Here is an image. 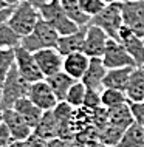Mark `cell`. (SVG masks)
<instances>
[{
  "label": "cell",
  "mask_w": 144,
  "mask_h": 147,
  "mask_svg": "<svg viewBox=\"0 0 144 147\" xmlns=\"http://www.w3.org/2000/svg\"><path fill=\"white\" fill-rule=\"evenodd\" d=\"M25 147H50V146H48L47 140H43V138H41V136H37V135L33 133L25 141Z\"/></svg>",
  "instance_id": "obj_34"
},
{
  "label": "cell",
  "mask_w": 144,
  "mask_h": 147,
  "mask_svg": "<svg viewBox=\"0 0 144 147\" xmlns=\"http://www.w3.org/2000/svg\"><path fill=\"white\" fill-rule=\"evenodd\" d=\"M48 146L50 147H79L76 144V141L71 140H64V138H54V140L48 141Z\"/></svg>",
  "instance_id": "obj_35"
},
{
  "label": "cell",
  "mask_w": 144,
  "mask_h": 147,
  "mask_svg": "<svg viewBox=\"0 0 144 147\" xmlns=\"http://www.w3.org/2000/svg\"><path fill=\"white\" fill-rule=\"evenodd\" d=\"M16 65V50L0 48V82H3Z\"/></svg>",
  "instance_id": "obj_28"
},
{
  "label": "cell",
  "mask_w": 144,
  "mask_h": 147,
  "mask_svg": "<svg viewBox=\"0 0 144 147\" xmlns=\"http://www.w3.org/2000/svg\"><path fill=\"white\" fill-rule=\"evenodd\" d=\"M2 85H3V98H2L0 112H5V110L14 109L16 102L28 96V90H30L31 84L22 78L17 67L14 65L13 70L8 73L6 79L2 82Z\"/></svg>",
  "instance_id": "obj_2"
},
{
  "label": "cell",
  "mask_w": 144,
  "mask_h": 147,
  "mask_svg": "<svg viewBox=\"0 0 144 147\" xmlns=\"http://www.w3.org/2000/svg\"><path fill=\"white\" fill-rule=\"evenodd\" d=\"M26 2H28V3H31L33 6H36L37 9H41V8H42V6H45L47 3L50 2V0H26Z\"/></svg>",
  "instance_id": "obj_37"
},
{
  "label": "cell",
  "mask_w": 144,
  "mask_h": 147,
  "mask_svg": "<svg viewBox=\"0 0 144 147\" xmlns=\"http://www.w3.org/2000/svg\"><path fill=\"white\" fill-rule=\"evenodd\" d=\"M90 110H98L102 109V99H101V91L96 90H89L87 88V94H85V101H84V105Z\"/></svg>",
  "instance_id": "obj_31"
},
{
  "label": "cell",
  "mask_w": 144,
  "mask_h": 147,
  "mask_svg": "<svg viewBox=\"0 0 144 147\" xmlns=\"http://www.w3.org/2000/svg\"><path fill=\"white\" fill-rule=\"evenodd\" d=\"M41 19V11L31 3H28L26 0H23L22 3L16 5L9 20H8V25L20 37H25V36L33 33V30L36 28Z\"/></svg>",
  "instance_id": "obj_3"
},
{
  "label": "cell",
  "mask_w": 144,
  "mask_h": 147,
  "mask_svg": "<svg viewBox=\"0 0 144 147\" xmlns=\"http://www.w3.org/2000/svg\"><path fill=\"white\" fill-rule=\"evenodd\" d=\"M109 40H110V37L105 34L104 30L98 28V26H95V25H89L87 26L85 42H84V50L82 51L90 59H93V57L102 59Z\"/></svg>",
  "instance_id": "obj_9"
},
{
  "label": "cell",
  "mask_w": 144,
  "mask_h": 147,
  "mask_svg": "<svg viewBox=\"0 0 144 147\" xmlns=\"http://www.w3.org/2000/svg\"><path fill=\"white\" fill-rule=\"evenodd\" d=\"M126 130L119 129V127H115L112 124H107V127L102 130L101 133H99V140H101L102 144L105 146H110V147H116L119 144V141H121L122 135Z\"/></svg>",
  "instance_id": "obj_29"
},
{
  "label": "cell",
  "mask_w": 144,
  "mask_h": 147,
  "mask_svg": "<svg viewBox=\"0 0 144 147\" xmlns=\"http://www.w3.org/2000/svg\"><path fill=\"white\" fill-rule=\"evenodd\" d=\"M22 47V37L11 28L8 23L0 25V48L16 50Z\"/></svg>",
  "instance_id": "obj_26"
},
{
  "label": "cell",
  "mask_w": 144,
  "mask_h": 147,
  "mask_svg": "<svg viewBox=\"0 0 144 147\" xmlns=\"http://www.w3.org/2000/svg\"><path fill=\"white\" fill-rule=\"evenodd\" d=\"M101 99H102V107L107 110L124 105V104H129L126 91L115 90V88H104L101 91Z\"/></svg>",
  "instance_id": "obj_25"
},
{
  "label": "cell",
  "mask_w": 144,
  "mask_h": 147,
  "mask_svg": "<svg viewBox=\"0 0 144 147\" xmlns=\"http://www.w3.org/2000/svg\"><path fill=\"white\" fill-rule=\"evenodd\" d=\"M3 121V118H2V112H0V122H2Z\"/></svg>",
  "instance_id": "obj_43"
},
{
  "label": "cell",
  "mask_w": 144,
  "mask_h": 147,
  "mask_svg": "<svg viewBox=\"0 0 144 147\" xmlns=\"http://www.w3.org/2000/svg\"><path fill=\"white\" fill-rule=\"evenodd\" d=\"M121 8L124 25L144 39V2H121Z\"/></svg>",
  "instance_id": "obj_10"
},
{
  "label": "cell",
  "mask_w": 144,
  "mask_h": 147,
  "mask_svg": "<svg viewBox=\"0 0 144 147\" xmlns=\"http://www.w3.org/2000/svg\"><path fill=\"white\" fill-rule=\"evenodd\" d=\"M85 34H87V26L78 30L73 34L68 36H61L57 42V51L62 54L64 57L68 56V54L73 53H79V51L84 50V42H85Z\"/></svg>",
  "instance_id": "obj_16"
},
{
  "label": "cell",
  "mask_w": 144,
  "mask_h": 147,
  "mask_svg": "<svg viewBox=\"0 0 144 147\" xmlns=\"http://www.w3.org/2000/svg\"><path fill=\"white\" fill-rule=\"evenodd\" d=\"M119 42L129 51L132 59L137 63V68H143V65H144V39L139 37L138 34H135L130 28H127L124 25L121 31H119Z\"/></svg>",
  "instance_id": "obj_12"
},
{
  "label": "cell",
  "mask_w": 144,
  "mask_h": 147,
  "mask_svg": "<svg viewBox=\"0 0 144 147\" xmlns=\"http://www.w3.org/2000/svg\"><path fill=\"white\" fill-rule=\"evenodd\" d=\"M132 115H133L135 122L144 127V101L143 102H129Z\"/></svg>",
  "instance_id": "obj_32"
},
{
  "label": "cell",
  "mask_w": 144,
  "mask_h": 147,
  "mask_svg": "<svg viewBox=\"0 0 144 147\" xmlns=\"http://www.w3.org/2000/svg\"><path fill=\"white\" fill-rule=\"evenodd\" d=\"M2 118H3V122L8 125V129H9V132L16 141H26L34 133V129L14 109L2 112Z\"/></svg>",
  "instance_id": "obj_13"
},
{
  "label": "cell",
  "mask_w": 144,
  "mask_h": 147,
  "mask_svg": "<svg viewBox=\"0 0 144 147\" xmlns=\"http://www.w3.org/2000/svg\"><path fill=\"white\" fill-rule=\"evenodd\" d=\"M61 3H62V8L67 13V16H68L78 26L84 28V26L90 25L91 19L82 11V8H81V5H79L78 0H61Z\"/></svg>",
  "instance_id": "obj_23"
},
{
  "label": "cell",
  "mask_w": 144,
  "mask_h": 147,
  "mask_svg": "<svg viewBox=\"0 0 144 147\" xmlns=\"http://www.w3.org/2000/svg\"><path fill=\"white\" fill-rule=\"evenodd\" d=\"M13 141H16V140L13 138V135H11L8 125L2 121L0 122V147H8Z\"/></svg>",
  "instance_id": "obj_33"
},
{
  "label": "cell",
  "mask_w": 144,
  "mask_h": 147,
  "mask_svg": "<svg viewBox=\"0 0 144 147\" xmlns=\"http://www.w3.org/2000/svg\"><path fill=\"white\" fill-rule=\"evenodd\" d=\"M116 147H144V127L138 122H133L124 132Z\"/></svg>",
  "instance_id": "obj_24"
},
{
  "label": "cell",
  "mask_w": 144,
  "mask_h": 147,
  "mask_svg": "<svg viewBox=\"0 0 144 147\" xmlns=\"http://www.w3.org/2000/svg\"><path fill=\"white\" fill-rule=\"evenodd\" d=\"M121 2H144V0H121Z\"/></svg>",
  "instance_id": "obj_42"
},
{
  "label": "cell",
  "mask_w": 144,
  "mask_h": 147,
  "mask_svg": "<svg viewBox=\"0 0 144 147\" xmlns=\"http://www.w3.org/2000/svg\"><path fill=\"white\" fill-rule=\"evenodd\" d=\"M90 65V57L84 51L68 54L64 59V71L76 81H81Z\"/></svg>",
  "instance_id": "obj_15"
},
{
  "label": "cell",
  "mask_w": 144,
  "mask_h": 147,
  "mask_svg": "<svg viewBox=\"0 0 144 147\" xmlns=\"http://www.w3.org/2000/svg\"><path fill=\"white\" fill-rule=\"evenodd\" d=\"M102 62L107 67V70L113 68H124V67H137L135 61L132 59L129 51L119 40H113L110 39L107 43L105 53L102 56Z\"/></svg>",
  "instance_id": "obj_7"
},
{
  "label": "cell",
  "mask_w": 144,
  "mask_h": 147,
  "mask_svg": "<svg viewBox=\"0 0 144 147\" xmlns=\"http://www.w3.org/2000/svg\"><path fill=\"white\" fill-rule=\"evenodd\" d=\"M105 5H110V3H116V2H121V0H102Z\"/></svg>",
  "instance_id": "obj_41"
},
{
  "label": "cell",
  "mask_w": 144,
  "mask_h": 147,
  "mask_svg": "<svg viewBox=\"0 0 144 147\" xmlns=\"http://www.w3.org/2000/svg\"><path fill=\"white\" fill-rule=\"evenodd\" d=\"M45 79H47L48 84H50L51 90L54 91V94H56V98H57L59 102L65 101L70 88L76 82V79H73L70 74H67L65 71H59V73H56L50 78H45Z\"/></svg>",
  "instance_id": "obj_19"
},
{
  "label": "cell",
  "mask_w": 144,
  "mask_h": 147,
  "mask_svg": "<svg viewBox=\"0 0 144 147\" xmlns=\"http://www.w3.org/2000/svg\"><path fill=\"white\" fill-rule=\"evenodd\" d=\"M16 67H17L19 73L22 74V78L30 84H34V82L45 79V76L42 74V71L37 65L34 53L25 50L23 47L16 48Z\"/></svg>",
  "instance_id": "obj_6"
},
{
  "label": "cell",
  "mask_w": 144,
  "mask_h": 147,
  "mask_svg": "<svg viewBox=\"0 0 144 147\" xmlns=\"http://www.w3.org/2000/svg\"><path fill=\"white\" fill-rule=\"evenodd\" d=\"M39 11H41V17L50 23L61 36H68V34L76 33L78 30H81V26L76 25L64 11L61 0H50Z\"/></svg>",
  "instance_id": "obj_4"
},
{
  "label": "cell",
  "mask_w": 144,
  "mask_h": 147,
  "mask_svg": "<svg viewBox=\"0 0 144 147\" xmlns=\"http://www.w3.org/2000/svg\"><path fill=\"white\" fill-rule=\"evenodd\" d=\"M61 34L43 19L39 20L33 33L22 37V47L31 53H37L45 48H56Z\"/></svg>",
  "instance_id": "obj_1"
},
{
  "label": "cell",
  "mask_w": 144,
  "mask_h": 147,
  "mask_svg": "<svg viewBox=\"0 0 144 147\" xmlns=\"http://www.w3.org/2000/svg\"><path fill=\"white\" fill-rule=\"evenodd\" d=\"M14 110L17 112L20 116L25 119V121L30 124L33 129H36L37 127V124L41 122V119L43 116V110H41L37 105L34 104L33 101H31L30 98H22L20 101H17L16 102V105H14Z\"/></svg>",
  "instance_id": "obj_18"
},
{
  "label": "cell",
  "mask_w": 144,
  "mask_h": 147,
  "mask_svg": "<svg viewBox=\"0 0 144 147\" xmlns=\"http://www.w3.org/2000/svg\"><path fill=\"white\" fill-rule=\"evenodd\" d=\"M16 6H8V8H3V9H0V25H3V23H8L11 14H13Z\"/></svg>",
  "instance_id": "obj_36"
},
{
  "label": "cell",
  "mask_w": 144,
  "mask_h": 147,
  "mask_svg": "<svg viewBox=\"0 0 144 147\" xmlns=\"http://www.w3.org/2000/svg\"><path fill=\"white\" fill-rule=\"evenodd\" d=\"M107 67L104 65L102 59L99 57H93L90 59V65L87 68L85 74L81 81L84 82V85L87 87L89 90H96V91H102L104 90V78L107 74Z\"/></svg>",
  "instance_id": "obj_14"
},
{
  "label": "cell",
  "mask_w": 144,
  "mask_h": 147,
  "mask_svg": "<svg viewBox=\"0 0 144 147\" xmlns=\"http://www.w3.org/2000/svg\"><path fill=\"white\" fill-rule=\"evenodd\" d=\"M126 94L129 102H143L144 101V68H135L127 84Z\"/></svg>",
  "instance_id": "obj_21"
},
{
  "label": "cell",
  "mask_w": 144,
  "mask_h": 147,
  "mask_svg": "<svg viewBox=\"0 0 144 147\" xmlns=\"http://www.w3.org/2000/svg\"><path fill=\"white\" fill-rule=\"evenodd\" d=\"M90 25H95L98 28L105 31V34L113 40H119V31L124 26L122 22V8L121 2L105 5V8L95 17H91Z\"/></svg>",
  "instance_id": "obj_5"
},
{
  "label": "cell",
  "mask_w": 144,
  "mask_h": 147,
  "mask_svg": "<svg viewBox=\"0 0 144 147\" xmlns=\"http://www.w3.org/2000/svg\"><path fill=\"white\" fill-rule=\"evenodd\" d=\"M34 57L45 78H50L53 74L59 73V71H64V59L65 57L59 53L57 48L41 50L37 53H34Z\"/></svg>",
  "instance_id": "obj_11"
},
{
  "label": "cell",
  "mask_w": 144,
  "mask_h": 147,
  "mask_svg": "<svg viewBox=\"0 0 144 147\" xmlns=\"http://www.w3.org/2000/svg\"><path fill=\"white\" fill-rule=\"evenodd\" d=\"M85 94H87V87L84 85L82 81H76L74 85L70 88L68 94H67L65 102H67V104H70L73 109H79V107L84 105Z\"/></svg>",
  "instance_id": "obj_27"
},
{
  "label": "cell",
  "mask_w": 144,
  "mask_h": 147,
  "mask_svg": "<svg viewBox=\"0 0 144 147\" xmlns=\"http://www.w3.org/2000/svg\"><path fill=\"white\" fill-rule=\"evenodd\" d=\"M79 5H81L82 11L85 13L89 17H95L96 14H99L101 11L105 8V3L102 0H78Z\"/></svg>",
  "instance_id": "obj_30"
},
{
  "label": "cell",
  "mask_w": 144,
  "mask_h": 147,
  "mask_svg": "<svg viewBox=\"0 0 144 147\" xmlns=\"http://www.w3.org/2000/svg\"><path fill=\"white\" fill-rule=\"evenodd\" d=\"M137 67H124V68H113L109 70L104 78V88H115V90H121L126 91L127 84L130 81V76L133 73V70Z\"/></svg>",
  "instance_id": "obj_17"
},
{
  "label": "cell",
  "mask_w": 144,
  "mask_h": 147,
  "mask_svg": "<svg viewBox=\"0 0 144 147\" xmlns=\"http://www.w3.org/2000/svg\"><path fill=\"white\" fill-rule=\"evenodd\" d=\"M2 98H3V85L0 82V107H2Z\"/></svg>",
  "instance_id": "obj_40"
},
{
  "label": "cell",
  "mask_w": 144,
  "mask_h": 147,
  "mask_svg": "<svg viewBox=\"0 0 144 147\" xmlns=\"http://www.w3.org/2000/svg\"><path fill=\"white\" fill-rule=\"evenodd\" d=\"M34 135H37V136H41L47 141L59 138V121H57L53 110L43 113L41 122L34 129Z\"/></svg>",
  "instance_id": "obj_20"
},
{
  "label": "cell",
  "mask_w": 144,
  "mask_h": 147,
  "mask_svg": "<svg viewBox=\"0 0 144 147\" xmlns=\"http://www.w3.org/2000/svg\"><path fill=\"white\" fill-rule=\"evenodd\" d=\"M107 113H109V124L115 125V127H119V129H122V130H127L135 122L129 104L110 109V110H107Z\"/></svg>",
  "instance_id": "obj_22"
},
{
  "label": "cell",
  "mask_w": 144,
  "mask_h": 147,
  "mask_svg": "<svg viewBox=\"0 0 144 147\" xmlns=\"http://www.w3.org/2000/svg\"><path fill=\"white\" fill-rule=\"evenodd\" d=\"M3 2H5L6 5H9V6H16V5H19V3H22L23 0H3Z\"/></svg>",
  "instance_id": "obj_39"
},
{
  "label": "cell",
  "mask_w": 144,
  "mask_h": 147,
  "mask_svg": "<svg viewBox=\"0 0 144 147\" xmlns=\"http://www.w3.org/2000/svg\"><path fill=\"white\" fill-rule=\"evenodd\" d=\"M28 98L43 112H51L59 104L57 98H56L54 91L51 90L50 84L47 82V79L31 84L30 90H28Z\"/></svg>",
  "instance_id": "obj_8"
},
{
  "label": "cell",
  "mask_w": 144,
  "mask_h": 147,
  "mask_svg": "<svg viewBox=\"0 0 144 147\" xmlns=\"http://www.w3.org/2000/svg\"><path fill=\"white\" fill-rule=\"evenodd\" d=\"M143 68H144V65H143Z\"/></svg>",
  "instance_id": "obj_44"
},
{
  "label": "cell",
  "mask_w": 144,
  "mask_h": 147,
  "mask_svg": "<svg viewBox=\"0 0 144 147\" xmlns=\"http://www.w3.org/2000/svg\"><path fill=\"white\" fill-rule=\"evenodd\" d=\"M8 147H25V141H13Z\"/></svg>",
  "instance_id": "obj_38"
}]
</instances>
